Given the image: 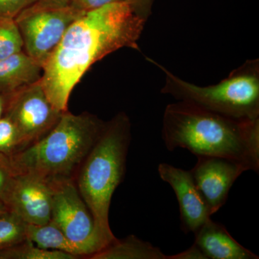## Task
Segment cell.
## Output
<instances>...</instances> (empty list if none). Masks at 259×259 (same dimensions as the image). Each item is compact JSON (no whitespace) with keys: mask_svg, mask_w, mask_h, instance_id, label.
<instances>
[{"mask_svg":"<svg viewBox=\"0 0 259 259\" xmlns=\"http://www.w3.org/2000/svg\"><path fill=\"white\" fill-rule=\"evenodd\" d=\"M146 23L126 2L105 5L76 18L42 66L40 82L53 106L68 111L75 85L97 61L123 48L139 51L138 41Z\"/></svg>","mask_w":259,"mask_h":259,"instance_id":"6da1fadb","label":"cell"},{"mask_svg":"<svg viewBox=\"0 0 259 259\" xmlns=\"http://www.w3.org/2000/svg\"><path fill=\"white\" fill-rule=\"evenodd\" d=\"M162 139L167 150H188L196 156H212L259 171V119L241 120L208 111L185 101L167 105Z\"/></svg>","mask_w":259,"mask_h":259,"instance_id":"7a4b0ae2","label":"cell"},{"mask_svg":"<svg viewBox=\"0 0 259 259\" xmlns=\"http://www.w3.org/2000/svg\"><path fill=\"white\" fill-rule=\"evenodd\" d=\"M131 141L128 117L118 114L107 122L75 177L76 187L93 215L100 250L117 239L110 228L109 212L114 192L125 177Z\"/></svg>","mask_w":259,"mask_h":259,"instance_id":"3957f363","label":"cell"},{"mask_svg":"<svg viewBox=\"0 0 259 259\" xmlns=\"http://www.w3.org/2000/svg\"><path fill=\"white\" fill-rule=\"evenodd\" d=\"M106 123L88 113L66 111L41 139L9 157L17 174H30L51 184L75 180Z\"/></svg>","mask_w":259,"mask_h":259,"instance_id":"277c9868","label":"cell"},{"mask_svg":"<svg viewBox=\"0 0 259 259\" xmlns=\"http://www.w3.org/2000/svg\"><path fill=\"white\" fill-rule=\"evenodd\" d=\"M146 59L164 74L165 83L161 90L164 95L236 120L259 119L258 59L245 61L226 79L204 87L181 79L154 59L147 56Z\"/></svg>","mask_w":259,"mask_h":259,"instance_id":"5b68a950","label":"cell"},{"mask_svg":"<svg viewBox=\"0 0 259 259\" xmlns=\"http://www.w3.org/2000/svg\"><path fill=\"white\" fill-rule=\"evenodd\" d=\"M72 7L44 8L32 4L15 18L25 52L44 66L69 25L83 14Z\"/></svg>","mask_w":259,"mask_h":259,"instance_id":"8992f818","label":"cell"},{"mask_svg":"<svg viewBox=\"0 0 259 259\" xmlns=\"http://www.w3.org/2000/svg\"><path fill=\"white\" fill-rule=\"evenodd\" d=\"M52 186L50 222L82 250L85 258L88 259L100 250L93 215L74 180L56 182Z\"/></svg>","mask_w":259,"mask_h":259,"instance_id":"52a82bcc","label":"cell"},{"mask_svg":"<svg viewBox=\"0 0 259 259\" xmlns=\"http://www.w3.org/2000/svg\"><path fill=\"white\" fill-rule=\"evenodd\" d=\"M62 113L53 106L39 81L9 95L5 115L16 127L20 150L45 136Z\"/></svg>","mask_w":259,"mask_h":259,"instance_id":"ba28073f","label":"cell"},{"mask_svg":"<svg viewBox=\"0 0 259 259\" xmlns=\"http://www.w3.org/2000/svg\"><path fill=\"white\" fill-rule=\"evenodd\" d=\"M52 197V184L30 174L16 173L2 201L27 224L45 225L51 221Z\"/></svg>","mask_w":259,"mask_h":259,"instance_id":"9c48e42d","label":"cell"},{"mask_svg":"<svg viewBox=\"0 0 259 259\" xmlns=\"http://www.w3.org/2000/svg\"><path fill=\"white\" fill-rule=\"evenodd\" d=\"M247 171L238 162L212 156H197L195 166L190 170L212 215L226 204L232 186Z\"/></svg>","mask_w":259,"mask_h":259,"instance_id":"30bf717a","label":"cell"},{"mask_svg":"<svg viewBox=\"0 0 259 259\" xmlns=\"http://www.w3.org/2000/svg\"><path fill=\"white\" fill-rule=\"evenodd\" d=\"M158 175L163 182L171 186L180 206L181 228L186 234L196 233L210 219L208 206L194 183L190 171L161 163Z\"/></svg>","mask_w":259,"mask_h":259,"instance_id":"8fae6325","label":"cell"},{"mask_svg":"<svg viewBox=\"0 0 259 259\" xmlns=\"http://www.w3.org/2000/svg\"><path fill=\"white\" fill-rule=\"evenodd\" d=\"M197 245L207 259H258L237 242L226 227L209 219L194 233Z\"/></svg>","mask_w":259,"mask_h":259,"instance_id":"7c38bea8","label":"cell"},{"mask_svg":"<svg viewBox=\"0 0 259 259\" xmlns=\"http://www.w3.org/2000/svg\"><path fill=\"white\" fill-rule=\"evenodd\" d=\"M42 66L25 51L0 60V93L11 95L40 81Z\"/></svg>","mask_w":259,"mask_h":259,"instance_id":"4fadbf2b","label":"cell"},{"mask_svg":"<svg viewBox=\"0 0 259 259\" xmlns=\"http://www.w3.org/2000/svg\"><path fill=\"white\" fill-rule=\"evenodd\" d=\"M158 247L131 235L117 239L88 259H167Z\"/></svg>","mask_w":259,"mask_h":259,"instance_id":"5bb4252c","label":"cell"},{"mask_svg":"<svg viewBox=\"0 0 259 259\" xmlns=\"http://www.w3.org/2000/svg\"><path fill=\"white\" fill-rule=\"evenodd\" d=\"M26 238L39 248L59 250L75 255L78 258H85L82 250L71 243L52 223L45 225L27 224Z\"/></svg>","mask_w":259,"mask_h":259,"instance_id":"9a60e30c","label":"cell"},{"mask_svg":"<svg viewBox=\"0 0 259 259\" xmlns=\"http://www.w3.org/2000/svg\"><path fill=\"white\" fill-rule=\"evenodd\" d=\"M0 259H79L59 250L39 248L30 240L0 250Z\"/></svg>","mask_w":259,"mask_h":259,"instance_id":"2e32d148","label":"cell"},{"mask_svg":"<svg viewBox=\"0 0 259 259\" xmlns=\"http://www.w3.org/2000/svg\"><path fill=\"white\" fill-rule=\"evenodd\" d=\"M27 223L18 214L7 210L0 215V250L21 243L26 238Z\"/></svg>","mask_w":259,"mask_h":259,"instance_id":"e0dca14e","label":"cell"},{"mask_svg":"<svg viewBox=\"0 0 259 259\" xmlns=\"http://www.w3.org/2000/svg\"><path fill=\"white\" fill-rule=\"evenodd\" d=\"M23 37L15 18L0 16V60L22 52Z\"/></svg>","mask_w":259,"mask_h":259,"instance_id":"ac0fdd59","label":"cell"},{"mask_svg":"<svg viewBox=\"0 0 259 259\" xmlns=\"http://www.w3.org/2000/svg\"><path fill=\"white\" fill-rule=\"evenodd\" d=\"M20 148L18 131L10 117L0 119V153L10 157Z\"/></svg>","mask_w":259,"mask_h":259,"instance_id":"d6986e66","label":"cell"},{"mask_svg":"<svg viewBox=\"0 0 259 259\" xmlns=\"http://www.w3.org/2000/svg\"><path fill=\"white\" fill-rule=\"evenodd\" d=\"M15 174L9 157L0 153V200L8 192Z\"/></svg>","mask_w":259,"mask_h":259,"instance_id":"ffe728a7","label":"cell"},{"mask_svg":"<svg viewBox=\"0 0 259 259\" xmlns=\"http://www.w3.org/2000/svg\"><path fill=\"white\" fill-rule=\"evenodd\" d=\"M36 0H0V16L15 18Z\"/></svg>","mask_w":259,"mask_h":259,"instance_id":"44dd1931","label":"cell"},{"mask_svg":"<svg viewBox=\"0 0 259 259\" xmlns=\"http://www.w3.org/2000/svg\"><path fill=\"white\" fill-rule=\"evenodd\" d=\"M125 2L136 16L145 22L147 21L152 13L154 0H125Z\"/></svg>","mask_w":259,"mask_h":259,"instance_id":"7402d4cb","label":"cell"},{"mask_svg":"<svg viewBox=\"0 0 259 259\" xmlns=\"http://www.w3.org/2000/svg\"><path fill=\"white\" fill-rule=\"evenodd\" d=\"M121 2H125V0H72L70 6L79 11L86 13L98 9L107 5Z\"/></svg>","mask_w":259,"mask_h":259,"instance_id":"603a6c76","label":"cell"},{"mask_svg":"<svg viewBox=\"0 0 259 259\" xmlns=\"http://www.w3.org/2000/svg\"><path fill=\"white\" fill-rule=\"evenodd\" d=\"M167 259H207L202 252L199 250L195 244L192 245L190 248L181 252L176 255H168Z\"/></svg>","mask_w":259,"mask_h":259,"instance_id":"cb8c5ba5","label":"cell"},{"mask_svg":"<svg viewBox=\"0 0 259 259\" xmlns=\"http://www.w3.org/2000/svg\"><path fill=\"white\" fill-rule=\"evenodd\" d=\"M72 0H36L33 5L44 8H65L70 7Z\"/></svg>","mask_w":259,"mask_h":259,"instance_id":"d4e9b609","label":"cell"},{"mask_svg":"<svg viewBox=\"0 0 259 259\" xmlns=\"http://www.w3.org/2000/svg\"><path fill=\"white\" fill-rule=\"evenodd\" d=\"M8 98H9V95L0 93V119L5 115L7 105H8Z\"/></svg>","mask_w":259,"mask_h":259,"instance_id":"484cf974","label":"cell"},{"mask_svg":"<svg viewBox=\"0 0 259 259\" xmlns=\"http://www.w3.org/2000/svg\"><path fill=\"white\" fill-rule=\"evenodd\" d=\"M7 210H8V208H7L6 206H5L4 202L0 200V215L5 212H6Z\"/></svg>","mask_w":259,"mask_h":259,"instance_id":"4316f807","label":"cell"}]
</instances>
